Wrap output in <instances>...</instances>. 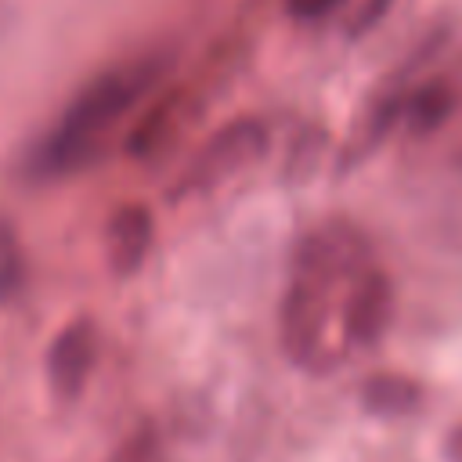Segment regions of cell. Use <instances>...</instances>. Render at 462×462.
Instances as JSON below:
<instances>
[{
    "mask_svg": "<svg viewBox=\"0 0 462 462\" xmlns=\"http://www.w3.org/2000/svg\"><path fill=\"white\" fill-rule=\"evenodd\" d=\"M97 361V325L90 318L69 321L47 346V383L54 397L76 401Z\"/></svg>",
    "mask_w": 462,
    "mask_h": 462,
    "instance_id": "5b68a950",
    "label": "cell"
},
{
    "mask_svg": "<svg viewBox=\"0 0 462 462\" xmlns=\"http://www.w3.org/2000/svg\"><path fill=\"white\" fill-rule=\"evenodd\" d=\"M22 278H25V253L18 231L7 220H0V303H7L22 289Z\"/></svg>",
    "mask_w": 462,
    "mask_h": 462,
    "instance_id": "30bf717a",
    "label": "cell"
},
{
    "mask_svg": "<svg viewBox=\"0 0 462 462\" xmlns=\"http://www.w3.org/2000/svg\"><path fill=\"white\" fill-rule=\"evenodd\" d=\"M202 116V94L184 83V87H170L162 90L134 123L130 137H126V152L134 159H159L162 152H170Z\"/></svg>",
    "mask_w": 462,
    "mask_h": 462,
    "instance_id": "277c9868",
    "label": "cell"
},
{
    "mask_svg": "<svg viewBox=\"0 0 462 462\" xmlns=\"http://www.w3.org/2000/svg\"><path fill=\"white\" fill-rule=\"evenodd\" d=\"M451 108H455V94H451V87H444V83H426V87H419V90L404 101L408 123H411V130H419V134L437 130V126L451 116Z\"/></svg>",
    "mask_w": 462,
    "mask_h": 462,
    "instance_id": "9c48e42d",
    "label": "cell"
},
{
    "mask_svg": "<svg viewBox=\"0 0 462 462\" xmlns=\"http://www.w3.org/2000/svg\"><path fill=\"white\" fill-rule=\"evenodd\" d=\"M267 148V126L253 116L231 119L217 126L184 162L177 180L170 184V202H184L191 195H206L220 188L227 177H238L245 166H253Z\"/></svg>",
    "mask_w": 462,
    "mask_h": 462,
    "instance_id": "3957f363",
    "label": "cell"
},
{
    "mask_svg": "<svg viewBox=\"0 0 462 462\" xmlns=\"http://www.w3.org/2000/svg\"><path fill=\"white\" fill-rule=\"evenodd\" d=\"M155 242V217L148 206L141 202H126L119 209H112L108 224H105V260L108 271L119 278H130L152 253Z\"/></svg>",
    "mask_w": 462,
    "mask_h": 462,
    "instance_id": "52a82bcc",
    "label": "cell"
},
{
    "mask_svg": "<svg viewBox=\"0 0 462 462\" xmlns=\"http://www.w3.org/2000/svg\"><path fill=\"white\" fill-rule=\"evenodd\" d=\"M390 4H393V0H361L357 11H354V18H350V25H346V32H350V36L368 32L372 25L383 22V14L390 11Z\"/></svg>",
    "mask_w": 462,
    "mask_h": 462,
    "instance_id": "7c38bea8",
    "label": "cell"
},
{
    "mask_svg": "<svg viewBox=\"0 0 462 462\" xmlns=\"http://www.w3.org/2000/svg\"><path fill=\"white\" fill-rule=\"evenodd\" d=\"M448 458H451V462H462V426L448 437Z\"/></svg>",
    "mask_w": 462,
    "mask_h": 462,
    "instance_id": "4fadbf2b",
    "label": "cell"
},
{
    "mask_svg": "<svg viewBox=\"0 0 462 462\" xmlns=\"http://www.w3.org/2000/svg\"><path fill=\"white\" fill-rule=\"evenodd\" d=\"M170 69L166 54H141L97 72L61 112L51 137L40 148V166L47 173H69L83 166L112 134V126L155 90L162 72Z\"/></svg>",
    "mask_w": 462,
    "mask_h": 462,
    "instance_id": "7a4b0ae2",
    "label": "cell"
},
{
    "mask_svg": "<svg viewBox=\"0 0 462 462\" xmlns=\"http://www.w3.org/2000/svg\"><path fill=\"white\" fill-rule=\"evenodd\" d=\"M390 303H393V292H390L386 274L375 267L361 271L343 303V343L372 346L390 325Z\"/></svg>",
    "mask_w": 462,
    "mask_h": 462,
    "instance_id": "8992f818",
    "label": "cell"
},
{
    "mask_svg": "<svg viewBox=\"0 0 462 462\" xmlns=\"http://www.w3.org/2000/svg\"><path fill=\"white\" fill-rule=\"evenodd\" d=\"M361 401L375 415H404L419 404V386L408 375L379 372V375H368L361 383Z\"/></svg>",
    "mask_w": 462,
    "mask_h": 462,
    "instance_id": "ba28073f",
    "label": "cell"
},
{
    "mask_svg": "<svg viewBox=\"0 0 462 462\" xmlns=\"http://www.w3.org/2000/svg\"><path fill=\"white\" fill-rule=\"evenodd\" d=\"M108 462H162V440L155 433V426H137L116 451Z\"/></svg>",
    "mask_w": 462,
    "mask_h": 462,
    "instance_id": "8fae6325",
    "label": "cell"
},
{
    "mask_svg": "<svg viewBox=\"0 0 462 462\" xmlns=\"http://www.w3.org/2000/svg\"><path fill=\"white\" fill-rule=\"evenodd\" d=\"M368 242L346 224L332 220L310 231L292 260V278L282 296V346L296 365L321 368L328 354V318L332 289H350L361 271H368Z\"/></svg>",
    "mask_w": 462,
    "mask_h": 462,
    "instance_id": "6da1fadb",
    "label": "cell"
}]
</instances>
